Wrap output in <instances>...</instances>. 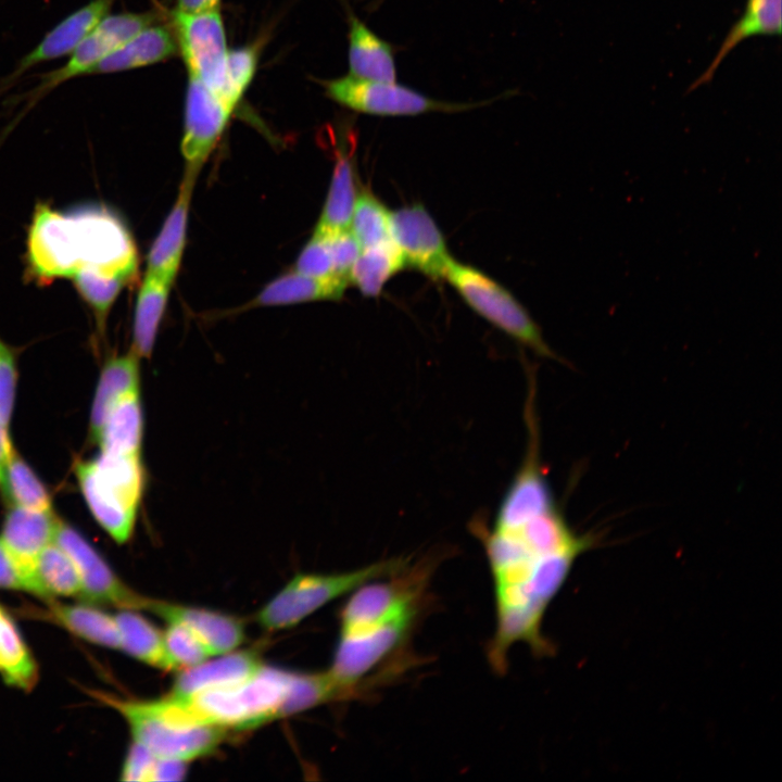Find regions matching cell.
Wrapping results in <instances>:
<instances>
[{
  "mask_svg": "<svg viewBox=\"0 0 782 782\" xmlns=\"http://www.w3.org/2000/svg\"><path fill=\"white\" fill-rule=\"evenodd\" d=\"M26 260L30 274L41 282L94 270L128 283L138 269L137 249L128 228L113 212L97 205L61 213L37 204Z\"/></svg>",
  "mask_w": 782,
  "mask_h": 782,
  "instance_id": "obj_3",
  "label": "cell"
},
{
  "mask_svg": "<svg viewBox=\"0 0 782 782\" xmlns=\"http://www.w3.org/2000/svg\"><path fill=\"white\" fill-rule=\"evenodd\" d=\"M172 285L146 274L137 295L131 351L150 357L163 318Z\"/></svg>",
  "mask_w": 782,
  "mask_h": 782,
  "instance_id": "obj_28",
  "label": "cell"
},
{
  "mask_svg": "<svg viewBox=\"0 0 782 782\" xmlns=\"http://www.w3.org/2000/svg\"><path fill=\"white\" fill-rule=\"evenodd\" d=\"M197 177L184 174L179 192L149 255L146 274L173 285L180 267L191 195Z\"/></svg>",
  "mask_w": 782,
  "mask_h": 782,
  "instance_id": "obj_19",
  "label": "cell"
},
{
  "mask_svg": "<svg viewBox=\"0 0 782 782\" xmlns=\"http://www.w3.org/2000/svg\"><path fill=\"white\" fill-rule=\"evenodd\" d=\"M350 75L369 80L396 81V66L391 45L357 16L349 15Z\"/></svg>",
  "mask_w": 782,
  "mask_h": 782,
  "instance_id": "obj_21",
  "label": "cell"
},
{
  "mask_svg": "<svg viewBox=\"0 0 782 782\" xmlns=\"http://www.w3.org/2000/svg\"><path fill=\"white\" fill-rule=\"evenodd\" d=\"M294 270L316 278L338 277L335 275L328 239L313 234L300 253Z\"/></svg>",
  "mask_w": 782,
  "mask_h": 782,
  "instance_id": "obj_40",
  "label": "cell"
},
{
  "mask_svg": "<svg viewBox=\"0 0 782 782\" xmlns=\"http://www.w3.org/2000/svg\"><path fill=\"white\" fill-rule=\"evenodd\" d=\"M445 279L480 316L540 356L560 361L545 342L538 324L500 283L479 269L456 262L447 264Z\"/></svg>",
  "mask_w": 782,
  "mask_h": 782,
  "instance_id": "obj_8",
  "label": "cell"
},
{
  "mask_svg": "<svg viewBox=\"0 0 782 782\" xmlns=\"http://www.w3.org/2000/svg\"><path fill=\"white\" fill-rule=\"evenodd\" d=\"M143 417L140 389L123 395L109 412L97 438L100 452L141 454Z\"/></svg>",
  "mask_w": 782,
  "mask_h": 782,
  "instance_id": "obj_23",
  "label": "cell"
},
{
  "mask_svg": "<svg viewBox=\"0 0 782 782\" xmlns=\"http://www.w3.org/2000/svg\"><path fill=\"white\" fill-rule=\"evenodd\" d=\"M35 573L43 601L55 596H81L78 570L68 554L55 542L40 553Z\"/></svg>",
  "mask_w": 782,
  "mask_h": 782,
  "instance_id": "obj_34",
  "label": "cell"
},
{
  "mask_svg": "<svg viewBox=\"0 0 782 782\" xmlns=\"http://www.w3.org/2000/svg\"><path fill=\"white\" fill-rule=\"evenodd\" d=\"M163 642L171 669L189 668L212 657L203 642L179 623H167Z\"/></svg>",
  "mask_w": 782,
  "mask_h": 782,
  "instance_id": "obj_38",
  "label": "cell"
},
{
  "mask_svg": "<svg viewBox=\"0 0 782 782\" xmlns=\"http://www.w3.org/2000/svg\"><path fill=\"white\" fill-rule=\"evenodd\" d=\"M60 519L51 510L9 506L0 533V541L13 558L25 582L26 592L43 600L36 579V563L40 553L54 542Z\"/></svg>",
  "mask_w": 782,
  "mask_h": 782,
  "instance_id": "obj_15",
  "label": "cell"
},
{
  "mask_svg": "<svg viewBox=\"0 0 782 782\" xmlns=\"http://www.w3.org/2000/svg\"><path fill=\"white\" fill-rule=\"evenodd\" d=\"M357 198L351 156L338 151L329 191L314 235L329 237L349 230Z\"/></svg>",
  "mask_w": 782,
  "mask_h": 782,
  "instance_id": "obj_27",
  "label": "cell"
},
{
  "mask_svg": "<svg viewBox=\"0 0 782 782\" xmlns=\"http://www.w3.org/2000/svg\"><path fill=\"white\" fill-rule=\"evenodd\" d=\"M54 542L74 562L83 585L80 598L86 603L147 610L150 598L127 586L75 528L60 520Z\"/></svg>",
  "mask_w": 782,
  "mask_h": 782,
  "instance_id": "obj_12",
  "label": "cell"
},
{
  "mask_svg": "<svg viewBox=\"0 0 782 782\" xmlns=\"http://www.w3.org/2000/svg\"><path fill=\"white\" fill-rule=\"evenodd\" d=\"M350 230L362 249L390 240V211L364 190L356 198Z\"/></svg>",
  "mask_w": 782,
  "mask_h": 782,
  "instance_id": "obj_35",
  "label": "cell"
},
{
  "mask_svg": "<svg viewBox=\"0 0 782 782\" xmlns=\"http://www.w3.org/2000/svg\"><path fill=\"white\" fill-rule=\"evenodd\" d=\"M181 669L168 695L188 699L197 694L239 684L253 676L263 665L252 651H230Z\"/></svg>",
  "mask_w": 782,
  "mask_h": 782,
  "instance_id": "obj_18",
  "label": "cell"
},
{
  "mask_svg": "<svg viewBox=\"0 0 782 782\" xmlns=\"http://www.w3.org/2000/svg\"><path fill=\"white\" fill-rule=\"evenodd\" d=\"M234 109L189 75L185 99L181 153L185 174L198 177L223 135Z\"/></svg>",
  "mask_w": 782,
  "mask_h": 782,
  "instance_id": "obj_13",
  "label": "cell"
},
{
  "mask_svg": "<svg viewBox=\"0 0 782 782\" xmlns=\"http://www.w3.org/2000/svg\"><path fill=\"white\" fill-rule=\"evenodd\" d=\"M292 671L262 665L245 681L182 699L205 721L228 730H250L280 718Z\"/></svg>",
  "mask_w": 782,
  "mask_h": 782,
  "instance_id": "obj_7",
  "label": "cell"
},
{
  "mask_svg": "<svg viewBox=\"0 0 782 782\" xmlns=\"http://www.w3.org/2000/svg\"><path fill=\"white\" fill-rule=\"evenodd\" d=\"M353 696L343 689L330 672H292L280 707V718L288 717L335 699Z\"/></svg>",
  "mask_w": 782,
  "mask_h": 782,
  "instance_id": "obj_33",
  "label": "cell"
},
{
  "mask_svg": "<svg viewBox=\"0 0 782 782\" xmlns=\"http://www.w3.org/2000/svg\"><path fill=\"white\" fill-rule=\"evenodd\" d=\"M178 46L164 26L151 25L101 59L87 74H114L151 65L173 56Z\"/></svg>",
  "mask_w": 782,
  "mask_h": 782,
  "instance_id": "obj_20",
  "label": "cell"
},
{
  "mask_svg": "<svg viewBox=\"0 0 782 782\" xmlns=\"http://www.w3.org/2000/svg\"><path fill=\"white\" fill-rule=\"evenodd\" d=\"M159 20V14L153 11L108 14L70 54L66 63L41 74L34 88L18 94L16 102L25 101L23 112H27L56 87L73 78L87 76L101 59Z\"/></svg>",
  "mask_w": 782,
  "mask_h": 782,
  "instance_id": "obj_9",
  "label": "cell"
},
{
  "mask_svg": "<svg viewBox=\"0 0 782 782\" xmlns=\"http://www.w3.org/2000/svg\"><path fill=\"white\" fill-rule=\"evenodd\" d=\"M12 449L13 445L9 436V431L5 430L0 422V488L3 481L4 467Z\"/></svg>",
  "mask_w": 782,
  "mask_h": 782,
  "instance_id": "obj_46",
  "label": "cell"
},
{
  "mask_svg": "<svg viewBox=\"0 0 782 782\" xmlns=\"http://www.w3.org/2000/svg\"><path fill=\"white\" fill-rule=\"evenodd\" d=\"M350 282L340 277L316 278L298 272L269 282L251 302L252 306L285 305L316 300H339Z\"/></svg>",
  "mask_w": 782,
  "mask_h": 782,
  "instance_id": "obj_25",
  "label": "cell"
},
{
  "mask_svg": "<svg viewBox=\"0 0 782 782\" xmlns=\"http://www.w3.org/2000/svg\"><path fill=\"white\" fill-rule=\"evenodd\" d=\"M0 493L9 506L51 510V495L33 470L13 447L9 454Z\"/></svg>",
  "mask_w": 782,
  "mask_h": 782,
  "instance_id": "obj_32",
  "label": "cell"
},
{
  "mask_svg": "<svg viewBox=\"0 0 782 782\" xmlns=\"http://www.w3.org/2000/svg\"><path fill=\"white\" fill-rule=\"evenodd\" d=\"M408 559L390 558L346 572L298 573L290 579L257 613L264 629H290L338 597L362 584L384 578L405 568Z\"/></svg>",
  "mask_w": 782,
  "mask_h": 782,
  "instance_id": "obj_6",
  "label": "cell"
},
{
  "mask_svg": "<svg viewBox=\"0 0 782 782\" xmlns=\"http://www.w3.org/2000/svg\"><path fill=\"white\" fill-rule=\"evenodd\" d=\"M0 676L25 692L34 689L38 667L12 617L0 605Z\"/></svg>",
  "mask_w": 782,
  "mask_h": 782,
  "instance_id": "obj_30",
  "label": "cell"
},
{
  "mask_svg": "<svg viewBox=\"0 0 782 782\" xmlns=\"http://www.w3.org/2000/svg\"><path fill=\"white\" fill-rule=\"evenodd\" d=\"M427 564L355 589L340 613L339 640L328 671L354 695L388 677L382 670L401 652L420 615L428 586Z\"/></svg>",
  "mask_w": 782,
  "mask_h": 782,
  "instance_id": "obj_2",
  "label": "cell"
},
{
  "mask_svg": "<svg viewBox=\"0 0 782 782\" xmlns=\"http://www.w3.org/2000/svg\"><path fill=\"white\" fill-rule=\"evenodd\" d=\"M147 610L167 623L188 628L203 642L212 656L238 648L244 639L242 622L219 611L151 598Z\"/></svg>",
  "mask_w": 782,
  "mask_h": 782,
  "instance_id": "obj_17",
  "label": "cell"
},
{
  "mask_svg": "<svg viewBox=\"0 0 782 782\" xmlns=\"http://www.w3.org/2000/svg\"><path fill=\"white\" fill-rule=\"evenodd\" d=\"M326 94L352 111L376 116H415L429 112H461L477 103L432 99L396 81L362 79L351 75L324 83Z\"/></svg>",
  "mask_w": 782,
  "mask_h": 782,
  "instance_id": "obj_10",
  "label": "cell"
},
{
  "mask_svg": "<svg viewBox=\"0 0 782 782\" xmlns=\"http://www.w3.org/2000/svg\"><path fill=\"white\" fill-rule=\"evenodd\" d=\"M42 616L72 634L100 646L121 649V635L114 616L87 604H64L54 598L43 601Z\"/></svg>",
  "mask_w": 782,
  "mask_h": 782,
  "instance_id": "obj_22",
  "label": "cell"
},
{
  "mask_svg": "<svg viewBox=\"0 0 782 782\" xmlns=\"http://www.w3.org/2000/svg\"><path fill=\"white\" fill-rule=\"evenodd\" d=\"M0 589L25 591V582L13 558L0 541Z\"/></svg>",
  "mask_w": 782,
  "mask_h": 782,
  "instance_id": "obj_43",
  "label": "cell"
},
{
  "mask_svg": "<svg viewBox=\"0 0 782 782\" xmlns=\"http://www.w3.org/2000/svg\"><path fill=\"white\" fill-rule=\"evenodd\" d=\"M258 56V43L228 50L220 99L234 110L254 77Z\"/></svg>",
  "mask_w": 782,
  "mask_h": 782,
  "instance_id": "obj_37",
  "label": "cell"
},
{
  "mask_svg": "<svg viewBox=\"0 0 782 782\" xmlns=\"http://www.w3.org/2000/svg\"><path fill=\"white\" fill-rule=\"evenodd\" d=\"M75 472L96 521L116 543H126L144 489L141 455L100 452L93 459L77 462Z\"/></svg>",
  "mask_w": 782,
  "mask_h": 782,
  "instance_id": "obj_5",
  "label": "cell"
},
{
  "mask_svg": "<svg viewBox=\"0 0 782 782\" xmlns=\"http://www.w3.org/2000/svg\"><path fill=\"white\" fill-rule=\"evenodd\" d=\"M17 388L16 358L12 349L0 338V422L9 431Z\"/></svg>",
  "mask_w": 782,
  "mask_h": 782,
  "instance_id": "obj_39",
  "label": "cell"
},
{
  "mask_svg": "<svg viewBox=\"0 0 782 782\" xmlns=\"http://www.w3.org/2000/svg\"><path fill=\"white\" fill-rule=\"evenodd\" d=\"M390 238L406 266L434 280L443 278L453 258L438 225L420 204L390 212Z\"/></svg>",
  "mask_w": 782,
  "mask_h": 782,
  "instance_id": "obj_14",
  "label": "cell"
},
{
  "mask_svg": "<svg viewBox=\"0 0 782 782\" xmlns=\"http://www.w3.org/2000/svg\"><path fill=\"white\" fill-rule=\"evenodd\" d=\"M155 761L156 757L149 749L133 741L123 762L121 780L151 781Z\"/></svg>",
  "mask_w": 782,
  "mask_h": 782,
  "instance_id": "obj_42",
  "label": "cell"
},
{
  "mask_svg": "<svg viewBox=\"0 0 782 782\" xmlns=\"http://www.w3.org/2000/svg\"><path fill=\"white\" fill-rule=\"evenodd\" d=\"M471 529L493 581L495 630L487 656L504 673L515 644L538 655L550 651L541 631L545 611L592 539L577 535L558 510L537 452L526 453L492 525L478 519Z\"/></svg>",
  "mask_w": 782,
  "mask_h": 782,
  "instance_id": "obj_1",
  "label": "cell"
},
{
  "mask_svg": "<svg viewBox=\"0 0 782 782\" xmlns=\"http://www.w3.org/2000/svg\"><path fill=\"white\" fill-rule=\"evenodd\" d=\"M139 357L128 353L109 358L96 387L90 411V433L96 440L109 412L126 393L139 389Z\"/></svg>",
  "mask_w": 782,
  "mask_h": 782,
  "instance_id": "obj_24",
  "label": "cell"
},
{
  "mask_svg": "<svg viewBox=\"0 0 782 782\" xmlns=\"http://www.w3.org/2000/svg\"><path fill=\"white\" fill-rule=\"evenodd\" d=\"M220 0H177L175 10L182 12H202L219 8Z\"/></svg>",
  "mask_w": 782,
  "mask_h": 782,
  "instance_id": "obj_45",
  "label": "cell"
},
{
  "mask_svg": "<svg viewBox=\"0 0 782 782\" xmlns=\"http://www.w3.org/2000/svg\"><path fill=\"white\" fill-rule=\"evenodd\" d=\"M187 764L182 760L156 758L151 781H180L187 773Z\"/></svg>",
  "mask_w": 782,
  "mask_h": 782,
  "instance_id": "obj_44",
  "label": "cell"
},
{
  "mask_svg": "<svg viewBox=\"0 0 782 782\" xmlns=\"http://www.w3.org/2000/svg\"><path fill=\"white\" fill-rule=\"evenodd\" d=\"M782 0H747L745 11L724 38L706 72L693 85L696 88L710 80L724 58L743 40L754 36L780 35Z\"/></svg>",
  "mask_w": 782,
  "mask_h": 782,
  "instance_id": "obj_26",
  "label": "cell"
},
{
  "mask_svg": "<svg viewBox=\"0 0 782 782\" xmlns=\"http://www.w3.org/2000/svg\"><path fill=\"white\" fill-rule=\"evenodd\" d=\"M326 238L332 256L335 275L350 282L351 268L362 251L360 243L350 229Z\"/></svg>",
  "mask_w": 782,
  "mask_h": 782,
  "instance_id": "obj_41",
  "label": "cell"
},
{
  "mask_svg": "<svg viewBox=\"0 0 782 782\" xmlns=\"http://www.w3.org/2000/svg\"><path fill=\"white\" fill-rule=\"evenodd\" d=\"M71 279L79 295L92 308L98 329L103 332L112 304L127 282L94 270H79Z\"/></svg>",
  "mask_w": 782,
  "mask_h": 782,
  "instance_id": "obj_36",
  "label": "cell"
},
{
  "mask_svg": "<svg viewBox=\"0 0 782 782\" xmlns=\"http://www.w3.org/2000/svg\"><path fill=\"white\" fill-rule=\"evenodd\" d=\"M406 267L404 257L390 239L362 249L350 272V282L366 297H378L384 283Z\"/></svg>",
  "mask_w": 782,
  "mask_h": 782,
  "instance_id": "obj_31",
  "label": "cell"
},
{
  "mask_svg": "<svg viewBox=\"0 0 782 782\" xmlns=\"http://www.w3.org/2000/svg\"><path fill=\"white\" fill-rule=\"evenodd\" d=\"M113 616L121 635V649L151 667L172 670L163 632L135 609H122Z\"/></svg>",
  "mask_w": 782,
  "mask_h": 782,
  "instance_id": "obj_29",
  "label": "cell"
},
{
  "mask_svg": "<svg viewBox=\"0 0 782 782\" xmlns=\"http://www.w3.org/2000/svg\"><path fill=\"white\" fill-rule=\"evenodd\" d=\"M177 46L190 76L220 98L228 53L224 22L218 9L202 12L174 10Z\"/></svg>",
  "mask_w": 782,
  "mask_h": 782,
  "instance_id": "obj_11",
  "label": "cell"
},
{
  "mask_svg": "<svg viewBox=\"0 0 782 782\" xmlns=\"http://www.w3.org/2000/svg\"><path fill=\"white\" fill-rule=\"evenodd\" d=\"M91 695L118 711L133 741L156 758L189 762L216 751L227 730L201 718L185 701L171 695L159 699H125L92 691Z\"/></svg>",
  "mask_w": 782,
  "mask_h": 782,
  "instance_id": "obj_4",
  "label": "cell"
},
{
  "mask_svg": "<svg viewBox=\"0 0 782 782\" xmlns=\"http://www.w3.org/2000/svg\"><path fill=\"white\" fill-rule=\"evenodd\" d=\"M116 0H91L58 23L13 70L0 78V96L9 91L28 71L37 65L70 55L110 14Z\"/></svg>",
  "mask_w": 782,
  "mask_h": 782,
  "instance_id": "obj_16",
  "label": "cell"
}]
</instances>
